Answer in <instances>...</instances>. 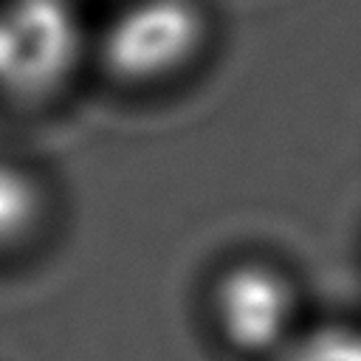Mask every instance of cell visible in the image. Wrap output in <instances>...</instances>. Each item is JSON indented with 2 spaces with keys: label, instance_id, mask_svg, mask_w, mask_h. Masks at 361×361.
<instances>
[{
  "label": "cell",
  "instance_id": "obj_1",
  "mask_svg": "<svg viewBox=\"0 0 361 361\" xmlns=\"http://www.w3.org/2000/svg\"><path fill=\"white\" fill-rule=\"evenodd\" d=\"M209 34L197 0H127L104 23L96 59L124 87H155L183 73Z\"/></svg>",
  "mask_w": 361,
  "mask_h": 361
},
{
  "label": "cell",
  "instance_id": "obj_5",
  "mask_svg": "<svg viewBox=\"0 0 361 361\" xmlns=\"http://www.w3.org/2000/svg\"><path fill=\"white\" fill-rule=\"evenodd\" d=\"M271 361H361V324L324 322L302 327Z\"/></svg>",
  "mask_w": 361,
  "mask_h": 361
},
{
  "label": "cell",
  "instance_id": "obj_2",
  "mask_svg": "<svg viewBox=\"0 0 361 361\" xmlns=\"http://www.w3.org/2000/svg\"><path fill=\"white\" fill-rule=\"evenodd\" d=\"M209 319L226 350L271 361L302 330L299 290L282 268L265 259H237L209 288Z\"/></svg>",
  "mask_w": 361,
  "mask_h": 361
},
{
  "label": "cell",
  "instance_id": "obj_4",
  "mask_svg": "<svg viewBox=\"0 0 361 361\" xmlns=\"http://www.w3.org/2000/svg\"><path fill=\"white\" fill-rule=\"evenodd\" d=\"M51 217V197L42 175L11 155H0V257L31 248Z\"/></svg>",
  "mask_w": 361,
  "mask_h": 361
},
{
  "label": "cell",
  "instance_id": "obj_3",
  "mask_svg": "<svg viewBox=\"0 0 361 361\" xmlns=\"http://www.w3.org/2000/svg\"><path fill=\"white\" fill-rule=\"evenodd\" d=\"M82 54L71 0H0V93L42 99L73 76Z\"/></svg>",
  "mask_w": 361,
  "mask_h": 361
}]
</instances>
